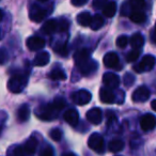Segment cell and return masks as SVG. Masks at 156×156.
<instances>
[{
	"instance_id": "7c38bea8",
	"label": "cell",
	"mask_w": 156,
	"mask_h": 156,
	"mask_svg": "<svg viewBox=\"0 0 156 156\" xmlns=\"http://www.w3.org/2000/svg\"><path fill=\"white\" fill-rule=\"evenodd\" d=\"M86 117H87V120L91 124L98 125V124L102 122V119H103L102 110H101L100 108H92L88 111Z\"/></svg>"
},
{
	"instance_id": "74e56055",
	"label": "cell",
	"mask_w": 156,
	"mask_h": 156,
	"mask_svg": "<svg viewBox=\"0 0 156 156\" xmlns=\"http://www.w3.org/2000/svg\"><path fill=\"white\" fill-rule=\"evenodd\" d=\"M8 60V52L3 48H0V64H3Z\"/></svg>"
},
{
	"instance_id": "f546056e",
	"label": "cell",
	"mask_w": 156,
	"mask_h": 156,
	"mask_svg": "<svg viewBox=\"0 0 156 156\" xmlns=\"http://www.w3.org/2000/svg\"><path fill=\"white\" fill-rule=\"evenodd\" d=\"M139 56H140V51L139 50H132L126 56V61L127 62H134V61H136L139 58Z\"/></svg>"
},
{
	"instance_id": "d6a6232c",
	"label": "cell",
	"mask_w": 156,
	"mask_h": 156,
	"mask_svg": "<svg viewBox=\"0 0 156 156\" xmlns=\"http://www.w3.org/2000/svg\"><path fill=\"white\" fill-rule=\"evenodd\" d=\"M51 104L54 105L56 109L61 110V109L65 107V100H64V98H57L56 100L51 103Z\"/></svg>"
},
{
	"instance_id": "5bb4252c",
	"label": "cell",
	"mask_w": 156,
	"mask_h": 156,
	"mask_svg": "<svg viewBox=\"0 0 156 156\" xmlns=\"http://www.w3.org/2000/svg\"><path fill=\"white\" fill-rule=\"evenodd\" d=\"M63 117H64L66 123L69 124L71 126H76L78 124V121H79V115H78V112L75 109H69L67 111H65Z\"/></svg>"
},
{
	"instance_id": "8fae6325",
	"label": "cell",
	"mask_w": 156,
	"mask_h": 156,
	"mask_svg": "<svg viewBox=\"0 0 156 156\" xmlns=\"http://www.w3.org/2000/svg\"><path fill=\"white\" fill-rule=\"evenodd\" d=\"M27 47L33 51H37L45 47V40L40 37H30L27 40Z\"/></svg>"
},
{
	"instance_id": "8992f818",
	"label": "cell",
	"mask_w": 156,
	"mask_h": 156,
	"mask_svg": "<svg viewBox=\"0 0 156 156\" xmlns=\"http://www.w3.org/2000/svg\"><path fill=\"white\" fill-rule=\"evenodd\" d=\"M155 64V58L152 55H147L142 58L141 62L139 64L134 65V69L137 73H142V72L151 71Z\"/></svg>"
},
{
	"instance_id": "ab89813d",
	"label": "cell",
	"mask_w": 156,
	"mask_h": 156,
	"mask_svg": "<svg viewBox=\"0 0 156 156\" xmlns=\"http://www.w3.org/2000/svg\"><path fill=\"white\" fill-rule=\"evenodd\" d=\"M105 5H106V1H104V0H95V1H93V7L96 8V9H103Z\"/></svg>"
},
{
	"instance_id": "e575fe53",
	"label": "cell",
	"mask_w": 156,
	"mask_h": 156,
	"mask_svg": "<svg viewBox=\"0 0 156 156\" xmlns=\"http://www.w3.org/2000/svg\"><path fill=\"white\" fill-rule=\"evenodd\" d=\"M134 83H135L134 76H133L132 74H129V73H126L125 76H124V83H125V86L129 87V86L133 85Z\"/></svg>"
},
{
	"instance_id": "52a82bcc",
	"label": "cell",
	"mask_w": 156,
	"mask_h": 156,
	"mask_svg": "<svg viewBox=\"0 0 156 156\" xmlns=\"http://www.w3.org/2000/svg\"><path fill=\"white\" fill-rule=\"evenodd\" d=\"M91 93L87 90H79V91L74 92L73 95H72L73 103L76 105H79V106H83V105L88 104L91 101Z\"/></svg>"
},
{
	"instance_id": "60d3db41",
	"label": "cell",
	"mask_w": 156,
	"mask_h": 156,
	"mask_svg": "<svg viewBox=\"0 0 156 156\" xmlns=\"http://www.w3.org/2000/svg\"><path fill=\"white\" fill-rule=\"evenodd\" d=\"M87 2V0H72V5L75 7H81V5H85Z\"/></svg>"
},
{
	"instance_id": "ba28073f",
	"label": "cell",
	"mask_w": 156,
	"mask_h": 156,
	"mask_svg": "<svg viewBox=\"0 0 156 156\" xmlns=\"http://www.w3.org/2000/svg\"><path fill=\"white\" fill-rule=\"evenodd\" d=\"M150 98V90L147 89V87L142 86V87H139L137 88L136 90L134 91L133 93V101L136 103H142L147 101V98Z\"/></svg>"
},
{
	"instance_id": "277c9868",
	"label": "cell",
	"mask_w": 156,
	"mask_h": 156,
	"mask_svg": "<svg viewBox=\"0 0 156 156\" xmlns=\"http://www.w3.org/2000/svg\"><path fill=\"white\" fill-rule=\"evenodd\" d=\"M88 145L92 151L96 152L98 154L104 153L105 151V143L104 139H103L102 135L98 133H94L89 137V141H88Z\"/></svg>"
},
{
	"instance_id": "484cf974",
	"label": "cell",
	"mask_w": 156,
	"mask_h": 156,
	"mask_svg": "<svg viewBox=\"0 0 156 156\" xmlns=\"http://www.w3.org/2000/svg\"><path fill=\"white\" fill-rule=\"evenodd\" d=\"M104 25V18L101 15H94L91 18V23H90V27H91L92 30H98L101 29Z\"/></svg>"
},
{
	"instance_id": "f35d334b",
	"label": "cell",
	"mask_w": 156,
	"mask_h": 156,
	"mask_svg": "<svg viewBox=\"0 0 156 156\" xmlns=\"http://www.w3.org/2000/svg\"><path fill=\"white\" fill-rule=\"evenodd\" d=\"M107 120H108V125H110L111 123H113V122H115V120H117V115H115L113 112H111L110 110L107 111Z\"/></svg>"
},
{
	"instance_id": "7a4b0ae2",
	"label": "cell",
	"mask_w": 156,
	"mask_h": 156,
	"mask_svg": "<svg viewBox=\"0 0 156 156\" xmlns=\"http://www.w3.org/2000/svg\"><path fill=\"white\" fill-rule=\"evenodd\" d=\"M28 81V75L27 74H16L10 78L8 83V89L13 93H20L25 89Z\"/></svg>"
},
{
	"instance_id": "4316f807",
	"label": "cell",
	"mask_w": 156,
	"mask_h": 156,
	"mask_svg": "<svg viewBox=\"0 0 156 156\" xmlns=\"http://www.w3.org/2000/svg\"><path fill=\"white\" fill-rule=\"evenodd\" d=\"M128 3H129V7L132 8L134 11L141 10L145 5V2L144 1H142V0H133V1H130V2H128Z\"/></svg>"
},
{
	"instance_id": "3957f363",
	"label": "cell",
	"mask_w": 156,
	"mask_h": 156,
	"mask_svg": "<svg viewBox=\"0 0 156 156\" xmlns=\"http://www.w3.org/2000/svg\"><path fill=\"white\" fill-rule=\"evenodd\" d=\"M59 115V110L55 108L52 104H46L40 106L37 109H35V115L39 119L44 120V121H51L56 119Z\"/></svg>"
},
{
	"instance_id": "ac0fdd59",
	"label": "cell",
	"mask_w": 156,
	"mask_h": 156,
	"mask_svg": "<svg viewBox=\"0 0 156 156\" xmlns=\"http://www.w3.org/2000/svg\"><path fill=\"white\" fill-rule=\"evenodd\" d=\"M144 44V37L141 33H135L132 37H130V46L134 48V50H138Z\"/></svg>"
},
{
	"instance_id": "9a60e30c",
	"label": "cell",
	"mask_w": 156,
	"mask_h": 156,
	"mask_svg": "<svg viewBox=\"0 0 156 156\" xmlns=\"http://www.w3.org/2000/svg\"><path fill=\"white\" fill-rule=\"evenodd\" d=\"M49 60H50V55L47 51H41L39 54H37L34 61H33V64L35 66H44V65H46L49 62Z\"/></svg>"
},
{
	"instance_id": "e0dca14e",
	"label": "cell",
	"mask_w": 156,
	"mask_h": 156,
	"mask_svg": "<svg viewBox=\"0 0 156 156\" xmlns=\"http://www.w3.org/2000/svg\"><path fill=\"white\" fill-rule=\"evenodd\" d=\"M100 98L105 104H111L115 101V95L111 90L107 89V88H102L100 90Z\"/></svg>"
},
{
	"instance_id": "6da1fadb",
	"label": "cell",
	"mask_w": 156,
	"mask_h": 156,
	"mask_svg": "<svg viewBox=\"0 0 156 156\" xmlns=\"http://www.w3.org/2000/svg\"><path fill=\"white\" fill-rule=\"evenodd\" d=\"M74 60L76 65L79 67V71L83 75H90L95 72V69H98V63L92 60L90 56V50L87 48L77 50L74 55Z\"/></svg>"
},
{
	"instance_id": "4dcf8cb0",
	"label": "cell",
	"mask_w": 156,
	"mask_h": 156,
	"mask_svg": "<svg viewBox=\"0 0 156 156\" xmlns=\"http://www.w3.org/2000/svg\"><path fill=\"white\" fill-rule=\"evenodd\" d=\"M115 43H117L118 47L125 48L126 45L128 44V37H126V35H120V37L117 39V41H115Z\"/></svg>"
},
{
	"instance_id": "cb8c5ba5",
	"label": "cell",
	"mask_w": 156,
	"mask_h": 156,
	"mask_svg": "<svg viewBox=\"0 0 156 156\" xmlns=\"http://www.w3.org/2000/svg\"><path fill=\"white\" fill-rule=\"evenodd\" d=\"M124 147V142L120 139H113L109 142V145H108V149L110 152L112 153H119L123 150Z\"/></svg>"
},
{
	"instance_id": "836d02e7",
	"label": "cell",
	"mask_w": 156,
	"mask_h": 156,
	"mask_svg": "<svg viewBox=\"0 0 156 156\" xmlns=\"http://www.w3.org/2000/svg\"><path fill=\"white\" fill-rule=\"evenodd\" d=\"M67 29H69V22H67L66 20H64V18L59 20L58 22V31L64 32V31H66Z\"/></svg>"
},
{
	"instance_id": "ee69618b",
	"label": "cell",
	"mask_w": 156,
	"mask_h": 156,
	"mask_svg": "<svg viewBox=\"0 0 156 156\" xmlns=\"http://www.w3.org/2000/svg\"><path fill=\"white\" fill-rule=\"evenodd\" d=\"M2 18H3V12L1 11V10H0V22L2 20Z\"/></svg>"
},
{
	"instance_id": "7402d4cb",
	"label": "cell",
	"mask_w": 156,
	"mask_h": 156,
	"mask_svg": "<svg viewBox=\"0 0 156 156\" xmlns=\"http://www.w3.org/2000/svg\"><path fill=\"white\" fill-rule=\"evenodd\" d=\"M29 115H30V108L28 105L24 104L20 107L17 111V119L20 122H26L28 120Z\"/></svg>"
},
{
	"instance_id": "7bdbcfd3",
	"label": "cell",
	"mask_w": 156,
	"mask_h": 156,
	"mask_svg": "<svg viewBox=\"0 0 156 156\" xmlns=\"http://www.w3.org/2000/svg\"><path fill=\"white\" fill-rule=\"evenodd\" d=\"M155 103H156V101L154 100V101H152V103H151V106H152V109H153L154 111L156 110V107H155Z\"/></svg>"
},
{
	"instance_id": "603a6c76",
	"label": "cell",
	"mask_w": 156,
	"mask_h": 156,
	"mask_svg": "<svg viewBox=\"0 0 156 156\" xmlns=\"http://www.w3.org/2000/svg\"><path fill=\"white\" fill-rule=\"evenodd\" d=\"M48 77L51 79V80H56V81H59V80H65L66 79V74L63 69H55L48 74Z\"/></svg>"
},
{
	"instance_id": "8d00e7d4",
	"label": "cell",
	"mask_w": 156,
	"mask_h": 156,
	"mask_svg": "<svg viewBox=\"0 0 156 156\" xmlns=\"http://www.w3.org/2000/svg\"><path fill=\"white\" fill-rule=\"evenodd\" d=\"M121 14L124 16H129L130 14V7H129V3L126 2L122 5V9H121Z\"/></svg>"
},
{
	"instance_id": "d590c367",
	"label": "cell",
	"mask_w": 156,
	"mask_h": 156,
	"mask_svg": "<svg viewBox=\"0 0 156 156\" xmlns=\"http://www.w3.org/2000/svg\"><path fill=\"white\" fill-rule=\"evenodd\" d=\"M40 156H54V150L51 149V147L47 145V147H45L41 151Z\"/></svg>"
},
{
	"instance_id": "2e32d148",
	"label": "cell",
	"mask_w": 156,
	"mask_h": 156,
	"mask_svg": "<svg viewBox=\"0 0 156 156\" xmlns=\"http://www.w3.org/2000/svg\"><path fill=\"white\" fill-rule=\"evenodd\" d=\"M42 32H45L46 34H51V33L58 31V20H49L42 26Z\"/></svg>"
},
{
	"instance_id": "83f0119b",
	"label": "cell",
	"mask_w": 156,
	"mask_h": 156,
	"mask_svg": "<svg viewBox=\"0 0 156 156\" xmlns=\"http://www.w3.org/2000/svg\"><path fill=\"white\" fill-rule=\"evenodd\" d=\"M55 50H56L57 54L61 55V56H66L67 55L66 43H59L58 45L55 46Z\"/></svg>"
},
{
	"instance_id": "30bf717a",
	"label": "cell",
	"mask_w": 156,
	"mask_h": 156,
	"mask_svg": "<svg viewBox=\"0 0 156 156\" xmlns=\"http://www.w3.org/2000/svg\"><path fill=\"white\" fill-rule=\"evenodd\" d=\"M155 117L152 113H147V115H142L140 119V126L144 132H149V130L153 129L155 127Z\"/></svg>"
},
{
	"instance_id": "bcb514c9",
	"label": "cell",
	"mask_w": 156,
	"mask_h": 156,
	"mask_svg": "<svg viewBox=\"0 0 156 156\" xmlns=\"http://www.w3.org/2000/svg\"><path fill=\"white\" fill-rule=\"evenodd\" d=\"M0 37H1V34H0Z\"/></svg>"
},
{
	"instance_id": "5b68a950",
	"label": "cell",
	"mask_w": 156,
	"mask_h": 156,
	"mask_svg": "<svg viewBox=\"0 0 156 156\" xmlns=\"http://www.w3.org/2000/svg\"><path fill=\"white\" fill-rule=\"evenodd\" d=\"M50 13V10H47V8L40 7L39 5H33L30 10V18L32 22L40 23Z\"/></svg>"
},
{
	"instance_id": "9c48e42d",
	"label": "cell",
	"mask_w": 156,
	"mask_h": 156,
	"mask_svg": "<svg viewBox=\"0 0 156 156\" xmlns=\"http://www.w3.org/2000/svg\"><path fill=\"white\" fill-rule=\"evenodd\" d=\"M103 81L106 85L107 89H117L120 85V78L113 73H106L103 76Z\"/></svg>"
},
{
	"instance_id": "1f68e13d",
	"label": "cell",
	"mask_w": 156,
	"mask_h": 156,
	"mask_svg": "<svg viewBox=\"0 0 156 156\" xmlns=\"http://www.w3.org/2000/svg\"><path fill=\"white\" fill-rule=\"evenodd\" d=\"M49 136L54 141H60L61 137H62V133H61V130L58 129V128H54V129L50 130Z\"/></svg>"
},
{
	"instance_id": "f6af8a7d",
	"label": "cell",
	"mask_w": 156,
	"mask_h": 156,
	"mask_svg": "<svg viewBox=\"0 0 156 156\" xmlns=\"http://www.w3.org/2000/svg\"><path fill=\"white\" fill-rule=\"evenodd\" d=\"M63 156H76L75 154H73V153H66V154H64Z\"/></svg>"
},
{
	"instance_id": "44dd1931",
	"label": "cell",
	"mask_w": 156,
	"mask_h": 156,
	"mask_svg": "<svg viewBox=\"0 0 156 156\" xmlns=\"http://www.w3.org/2000/svg\"><path fill=\"white\" fill-rule=\"evenodd\" d=\"M129 18L135 24H142L147 20V16H145L144 12H142L141 10H138V11H133L129 14Z\"/></svg>"
},
{
	"instance_id": "d4e9b609",
	"label": "cell",
	"mask_w": 156,
	"mask_h": 156,
	"mask_svg": "<svg viewBox=\"0 0 156 156\" xmlns=\"http://www.w3.org/2000/svg\"><path fill=\"white\" fill-rule=\"evenodd\" d=\"M91 14L89 13V12H83V13L78 14L77 16V23L79 25H81V26L83 27H88L90 26V23H91Z\"/></svg>"
},
{
	"instance_id": "b9f144b4",
	"label": "cell",
	"mask_w": 156,
	"mask_h": 156,
	"mask_svg": "<svg viewBox=\"0 0 156 156\" xmlns=\"http://www.w3.org/2000/svg\"><path fill=\"white\" fill-rule=\"evenodd\" d=\"M151 39H152V43H155V33H154V29H152L151 31Z\"/></svg>"
},
{
	"instance_id": "f1b7e54d",
	"label": "cell",
	"mask_w": 156,
	"mask_h": 156,
	"mask_svg": "<svg viewBox=\"0 0 156 156\" xmlns=\"http://www.w3.org/2000/svg\"><path fill=\"white\" fill-rule=\"evenodd\" d=\"M8 156H24V150L22 147L17 145V147H12L11 150H9V154Z\"/></svg>"
},
{
	"instance_id": "d6986e66",
	"label": "cell",
	"mask_w": 156,
	"mask_h": 156,
	"mask_svg": "<svg viewBox=\"0 0 156 156\" xmlns=\"http://www.w3.org/2000/svg\"><path fill=\"white\" fill-rule=\"evenodd\" d=\"M115 12H117V3L115 1L106 2V5L103 8V14H104L105 17H108V18L113 17Z\"/></svg>"
},
{
	"instance_id": "4fadbf2b",
	"label": "cell",
	"mask_w": 156,
	"mask_h": 156,
	"mask_svg": "<svg viewBox=\"0 0 156 156\" xmlns=\"http://www.w3.org/2000/svg\"><path fill=\"white\" fill-rule=\"evenodd\" d=\"M103 61H104L105 66L110 67V69H112V67H117L118 65H119V57H118V55L113 51L108 52V54L105 55L104 60Z\"/></svg>"
},
{
	"instance_id": "ffe728a7",
	"label": "cell",
	"mask_w": 156,
	"mask_h": 156,
	"mask_svg": "<svg viewBox=\"0 0 156 156\" xmlns=\"http://www.w3.org/2000/svg\"><path fill=\"white\" fill-rule=\"evenodd\" d=\"M37 140L34 137H31V138H29L26 141L23 150L27 154H33L35 152V150H37Z\"/></svg>"
}]
</instances>
